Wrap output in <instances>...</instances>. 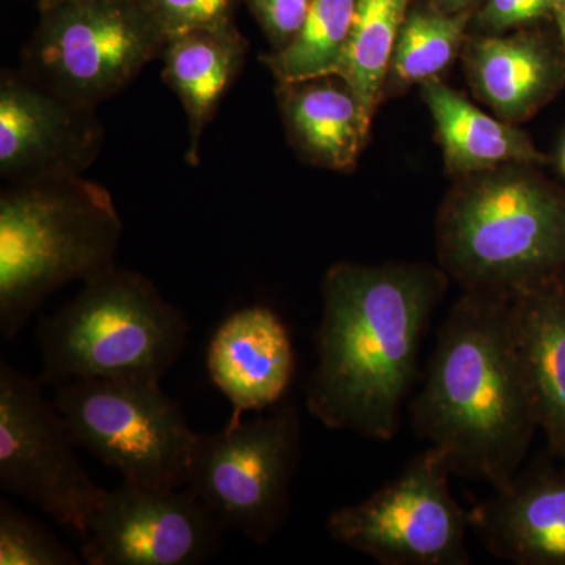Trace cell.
<instances>
[{
  "instance_id": "cell-1",
  "label": "cell",
  "mask_w": 565,
  "mask_h": 565,
  "mask_svg": "<svg viewBox=\"0 0 565 565\" xmlns=\"http://www.w3.org/2000/svg\"><path fill=\"white\" fill-rule=\"evenodd\" d=\"M427 263H338L323 275L308 412L327 429L390 441L419 374V351L448 291Z\"/></svg>"
},
{
  "instance_id": "cell-2",
  "label": "cell",
  "mask_w": 565,
  "mask_h": 565,
  "mask_svg": "<svg viewBox=\"0 0 565 565\" xmlns=\"http://www.w3.org/2000/svg\"><path fill=\"white\" fill-rule=\"evenodd\" d=\"M408 407L416 437L444 455L452 475L493 490L512 481L539 422L509 299L462 292L438 330L426 382Z\"/></svg>"
},
{
  "instance_id": "cell-3",
  "label": "cell",
  "mask_w": 565,
  "mask_h": 565,
  "mask_svg": "<svg viewBox=\"0 0 565 565\" xmlns=\"http://www.w3.org/2000/svg\"><path fill=\"white\" fill-rule=\"evenodd\" d=\"M438 262L463 291L509 297L565 275V191L530 163L460 178L435 221Z\"/></svg>"
},
{
  "instance_id": "cell-4",
  "label": "cell",
  "mask_w": 565,
  "mask_h": 565,
  "mask_svg": "<svg viewBox=\"0 0 565 565\" xmlns=\"http://www.w3.org/2000/svg\"><path fill=\"white\" fill-rule=\"evenodd\" d=\"M122 222L82 174L17 182L0 195V333L13 340L52 292L115 267Z\"/></svg>"
},
{
  "instance_id": "cell-5",
  "label": "cell",
  "mask_w": 565,
  "mask_h": 565,
  "mask_svg": "<svg viewBox=\"0 0 565 565\" xmlns=\"http://www.w3.org/2000/svg\"><path fill=\"white\" fill-rule=\"evenodd\" d=\"M184 311L150 278L111 267L85 281L58 313L41 319L40 384L90 379L161 382L188 345Z\"/></svg>"
},
{
  "instance_id": "cell-6",
  "label": "cell",
  "mask_w": 565,
  "mask_h": 565,
  "mask_svg": "<svg viewBox=\"0 0 565 565\" xmlns=\"http://www.w3.org/2000/svg\"><path fill=\"white\" fill-rule=\"evenodd\" d=\"M20 71L73 102L98 107L161 58L166 40L136 0H44Z\"/></svg>"
},
{
  "instance_id": "cell-7",
  "label": "cell",
  "mask_w": 565,
  "mask_h": 565,
  "mask_svg": "<svg viewBox=\"0 0 565 565\" xmlns=\"http://www.w3.org/2000/svg\"><path fill=\"white\" fill-rule=\"evenodd\" d=\"M55 407L76 445L151 489L185 486L196 435L161 382L90 379L57 385Z\"/></svg>"
},
{
  "instance_id": "cell-8",
  "label": "cell",
  "mask_w": 565,
  "mask_h": 565,
  "mask_svg": "<svg viewBox=\"0 0 565 565\" xmlns=\"http://www.w3.org/2000/svg\"><path fill=\"white\" fill-rule=\"evenodd\" d=\"M302 455L296 405H278L250 423H226L196 435L185 486L225 530L266 545L291 512V489Z\"/></svg>"
},
{
  "instance_id": "cell-9",
  "label": "cell",
  "mask_w": 565,
  "mask_h": 565,
  "mask_svg": "<svg viewBox=\"0 0 565 565\" xmlns=\"http://www.w3.org/2000/svg\"><path fill=\"white\" fill-rule=\"evenodd\" d=\"M451 476L427 446L362 503L333 511L327 533L382 565H470V511L457 503Z\"/></svg>"
},
{
  "instance_id": "cell-10",
  "label": "cell",
  "mask_w": 565,
  "mask_h": 565,
  "mask_svg": "<svg viewBox=\"0 0 565 565\" xmlns=\"http://www.w3.org/2000/svg\"><path fill=\"white\" fill-rule=\"evenodd\" d=\"M40 385L0 362V487L84 535L106 490L85 473L65 419Z\"/></svg>"
},
{
  "instance_id": "cell-11",
  "label": "cell",
  "mask_w": 565,
  "mask_h": 565,
  "mask_svg": "<svg viewBox=\"0 0 565 565\" xmlns=\"http://www.w3.org/2000/svg\"><path fill=\"white\" fill-rule=\"evenodd\" d=\"M223 530L188 487L151 489L122 481L106 490L88 522L82 559L90 565H196L217 552Z\"/></svg>"
},
{
  "instance_id": "cell-12",
  "label": "cell",
  "mask_w": 565,
  "mask_h": 565,
  "mask_svg": "<svg viewBox=\"0 0 565 565\" xmlns=\"http://www.w3.org/2000/svg\"><path fill=\"white\" fill-rule=\"evenodd\" d=\"M98 107L73 102L20 70L0 77V177L7 184L82 174L104 141Z\"/></svg>"
},
{
  "instance_id": "cell-13",
  "label": "cell",
  "mask_w": 565,
  "mask_h": 565,
  "mask_svg": "<svg viewBox=\"0 0 565 565\" xmlns=\"http://www.w3.org/2000/svg\"><path fill=\"white\" fill-rule=\"evenodd\" d=\"M548 451L516 471L504 489L470 509L487 552L516 565H565V467Z\"/></svg>"
},
{
  "instance_id": "cell-14",
  "label": "cell",
  "mask_w": 565,
  "mask_h": 565,
  "mask_svg": "<svg viewBox=\"0 0 565 565\" xmlns=\"http://www.w3.org/2000/svg\"><path fill=\"white\" fill-rule=\"evenodd\" d=\"M212 384L232 405L228 423L280 404L296 373L288 327L273 308L253 305L223 319L206 352Z\"/></svg>"
},
{
  "instance_id": "cell-15",
  "label": "cell",
  "mask_w": 565,
  "mask_h": 565,
  "mask_svg": "<svg viewBox=\"0 0 565 565\" xmlns=\"http://www.w3.org/2000/svg\"><path fill=\"white\" fill-rule=\"evenodd\" d=\"M509 318L546 451L565 460V275L512 294Z\"/></svg>"
},
{
  "instance_id": "cell-16",
  "label": "cell",
  "mask_w": 565,
  "mask_h": 565,
  "mask_svg": "<svg viewBox=\"0 0 565 565\" xmlns=\"http://www.w3.org/2000/svg\"><path fill=\"white\" fill-rule=\"evenodd\" d=\"M286 134L305 161L351 172L362 154L373 118L338 74L278 84Z\"/></svg>"
},
{
  "instance_id": "cell-17",
  "label": "cell",
  "mask_w": 565,
  "mask_h": 565,
  "mask_svg": "<svg viewBox=\"0 0 565 565\" xmlns=\"http://www.w3.org/2000/svg\"><path fill=\"white\" fill-rule=\"evenodd\" d=\"M463 54L478 98L512 125L533 117L565 82L563 58L527 33L479 36L470 40Z\"/></svg>"
},
{
  "instance_id": "cell-18",
  "label": "cell",
  "mask_w": 565,
  "mask_h": 565,
  "mask_svg": "<svg viewBox=\"0 0 565 565\" xmlns=\"http://www.w3.org/2000/svg\"><path fill=\"white\" fill-rule=\"evenodd\" d=\"M248 41L236 24L174 36L161 52L163 82L180 98L189 121L185 159L200 163V141L226 93L244 70Z\"/></svg>"
},
{
  "instance_id": "cell-19",
  "label": "cell",
  "mask_w": 565,
  "mask_h": 565,
  "mask_svg": "<svg viewBox=\"0 0 565 565\" xmlns=\"http://www.w3.org/2000/svg\"><path fill=\"white\" fill-rule=\"evenodd\" d=\"M422 87L448 172L463 178L512 163L546 162L544 152L525 132L512 122L490 117L438 77L424 82Z\"/></svg>"
},
{
  "instance_id": "cell-20",
  "label": "cell",
  "mask_w": 565,
  "mask_h": 565,
  "mask_svg": "<svg viewBox=\"0 0 565 565\" xmlns=\"http://www.w3.org/2000/svg\"><path fill=\"white\" fill-rule=\"evenodd\" d=\"M411 0H356L352 31L337 74L371 118L384 96L394 47Z\"/></svg>"
},
{
  "instance_id": "cell-21",
  "label": "cell",
  "mask_w": 565,
  "mask_h": 565,
  "mask_svg": "<svg viewBox=\"0 0 565 565\" xmlns=\"http://www.w3.org/2000/svg\"><path fill=\"white\" fill-rule=\"evenodd\" d=\"M356 0H313L302 29L285 47L263 55L278 84L337 74L355 17Z\"/></svg>"
},
{
  "instance_id": "cell-22",
  "label": "cell",
  "mask_w": 565,
  "mask_h": 565,
  "mask_svg": "<svg viewBox=\"0 0 565 565\" xmlns=\"http://www.w3.org/2000/svg\"><path fill=\"white\" fill-rule=\"evenodd\" d=\"M467 28V14L415 10L405 18L394 47L388 79L393 87L437 79L456 55Z\"/></svg>"
},
{
  "instance_id": "cell-23",
  "label": "cell",
  "mask_w": 565,
  "mask_h": 565,
  "mask_svg": "<svg viewBox=\"0 0 565 565\" xmlns=\"http://www.w3.org/2000/svg\"><path fill=\"white\" fill-rule=\"evenodd\" d=\"M82 561L46 526L0 501V565H79Z\"/></svg>"
},
{
  "instance_id": "cell-24",
  "label": "cell",
  "mask_w": 565,
  "mask_h": 565,
  "mask_svg": "<svg viewBox=\"0 0 565 565\" xmlns=\"http://www.w3.org/2000/svg\"><path fill=\"white\" fill-rule=\"evenodd\" d=\"M167 41L184 33L236 24L244 0H136Z\"/></svg>"
},
{
  "instance_id": "cell-25",
  "label": "cell",
  "mask_w": 565,
  "mask_h": 565,
  "mask_svg": "<svg viewBox=\"0 0 565 565\" xmlns=\"http://www.w3.org/2000/svg\"><path fill=\"white\" fill-rule=\"evenodd\" d=\"M311 3L313 0H244L273 51L281 50L299 33Z\"/></svg>"
},
{
  "instance_id": "cell-26",
  "label": "cell",
  "mask_w": 565,
  "mask_h": 565,
  "mask_svg": "<svg viewBox=\"0 0 565 565\" xmlns=\"http://www.w3.org/2000/svg\"><path fill=\"white\" fill-rule=\"evenodd\" d=\"M553 10L550 0H487L479 22L489 35L530 24Z\"/></svg>"
},
{
  "instance_id": "cell-27",
  "label": "cell",
  "mask_w": 565,
  "mask_h": 565,
  "mask_svg": "<svg viewBox=\"0 0 565 565\" xmlns=\"http://www.w3.org/2000/svg\"><path fill=\"white\" fill-rule=\"evenodd\" d=\"M553 11H555L557 31H559L561 41H563L565 52V3L564 6L556 7Z\"/></svg>"
},
{
  "instance_id": "cell-28",
  "label": "cell",
  "mask_w": 565,
  "mask_h": 565,
  "mask_svg": "<svg viewBox=\"0 0 565 565\" xmlns=\"http://www.w3.org/2000/svg\"><path fill=\"white\" fill-rule=\"evenodd\" d=\"M441 2H444L446 10L456 11L462 9L465 6H468L471 0H441Z\"/></svg>"
},
{
  "instance_id": "cell-29",
  "label": "cell",
  "mask_w": 565,
  "mask_h": 565,
  "mask_svg": "<svg viewBox=\"0 0 565 565\" xmlns=\"http://www.w3.org/2000/svg\"><path fill=\"white\" fill-rule=\"evenodd\" d=\"M561 170H563V173L565 174V143L563 151H561Z\"/></svg>"
},
{
  "instance_id": "cell-30",
  "label": "cell",
  "mask_w": 565,
  "mask_h": 565,
  "mask_svg": "<svg viewBox=\"0 0 565 565\" xmlns=\"http://www.w3.org/2000/svg\"><path fill=\"white\" fill-rule=\"evenodd\" d=\"M550 2H552L553 10H555L556 7L564 6L565 0H550Z\"/></svg>"
},
{
  "instance_id": "cell-31",
  "label": "cell",
  "mask_w": 565,
  "mask_h": 565,
  "mask_svg": "<svg viewBox=\"0 0 565 565\" xmlns=\"http://www.w3.org/2000/svg\"><path fill=\"white\" fill-rule=\"evenodd\" d=\"M36 3L44 2V0H35Z\"/></svg>"
}]
</instances>
